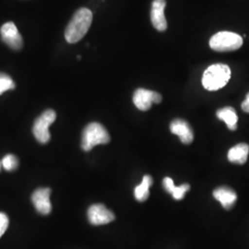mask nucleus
Returning a JSON list of instances; mask_svg holds the SVG:
<instances>
[{"label": "nucleus", "mask_w": 249, "mask_h": 249, "mask_svg": "<svg viewBox=\"0 0 249 249\" xmlns=\"http://www.w3.org/2000/svg\"><path fill=\"white\" fill-rule=\"evenodd\" d=\"M110 142V136L106 127L99 123H90L87 124L83 130L81 139V148L85 151L92 150L93 147L107 144Z\"/></svg>", "instance_id": "3"}, {"label": "nucleus", "mask_w": 249, "mask_h": 249, "mask_svg": "<svg viewBox=\"0 0 249 249\" xmlns=\"http://www.w3.org/2000/svg\"><path fill=\"white\" fill-rule=\"evenodd\" d=\"M9 227V218L5 213H0V237L5 233Z\"/></svg>", "instance_id": "19"}, {"label": "nucleus", "mask_w": 249, "mask_h": 249, "mask_svg": "<svg viewBox=\"0 0 249 249\" xmlns=\"http://www.w3.org/2000/svg\"><path fill=\"white\" fill-rule=\"evenodd\" d=\"M231 79V70L225 64H214L205 71L202 85L211 91L223 88Z\"/></svg>", "instance_id": "2"}, {"label": "nucleus", "mask_w": 249, "mask_h": 249, "mask_svg": "<svg viewBox=\"0 0 249 249\" xmlns=\"http://www.w3.org/2000/svg\"><path fill=\"white\" fill-rule=\"evenodd\" d=\"M242 109L244 112L246 113H249V92L246 96V100L242 103Z\"/></svg>", "instance_id": "20"}, {"label": "nucleus", "mask_w": 249, "mask_h": 249, "mask_svg": "<svg viewBox=\"0 0 249 249\" xmlns=\"http://www.w3.org/2000/svg\"><path fill=\"white\" fill-rule=\"evenodd\" d=\"M1 166H2V163L0 162V170H1Z\"/></svg>", "instance_id": "21"}, {"label": "nucleus", "mask_w": 249, "mask_h": 249, "mask_svg": "<svg viewBox=\"0 0 249 249\" xmlns=\"http://www.w3.org/2000/svg\"><path fill=\"white\" fill-rule=\"evenodd\" d=\"M88 220L92 225H104L116 219L115 214L109 211L105 205H91L88 210Z\"/></svg>", "instance_id": "8"}, {"label": "nucleus", "mask_w": 249, "mask_h": 249, "mask_svg": "<svg viewBox=\"0 0 249 249\" xmlns=\"http://www.w3.org/2000/svg\"><path fill=\"white\" fill-rule=\"evenodd\" d=\"M216 115L220 120L225 122V124H227V127L230 130H236L238 116L236 115L235 110L232 107H228L222 108L217 111Z\"/></svg>", "instance_id": "14"}, {"label": "nucleus", "mask_w": 249, "mask_h": 249, "mask_svg": "<svg viewBox=\"0 0 249 249\" xmlns=\"http://www.w3.org/2000/svg\"><path fill=\"white\" fill-rule=\"evenodd\" d=\"M2 166L7 171H13L18 167V161L17 157L12 154H8L2 159Z\"/></svg>", "instance_id": "18"}, {"label": "nucleus", "mask_w": 249, "mask_h": 249, "mask_svg": "<svg viewBox=\"0 0 249 249\" xmlns=\"http://www.w3.org/2000/svg\"><path fill=\"white\" fill-rule=\"evenodd\" d=\"M153 180L151 176L147 175L143 177L142 182L135 188L134 195L138 201L143 202L150 196V187L152 186Z\"/></svg>", "instance_id": "16"}, {"label": "nucleus", "mask_w": 249, "mask_h": 249, "mask_svg": "<svg viewBox=\"0 0 249 249\" xmlns=\"http://www.w3.org/2000/svg\"><path fill=\"white\" fill-rule=\"evenodd\" d=\"M243 45V38L231 32H220L210 40L211 48L217 52H231Z\"/></svg>", "instance_id": "4"}, {"label": "nucleus", "mask_w": 249, "mask_h": 249, "mask_svg": "<svg viewBox=\"0 0 249 249\" xmlns=\"http://www.w3.org/2000/svg\"><path fill=\"white\" fill-rule=\"evenodd\" d=\"M15 89V83L8 74L0 72V95L9 89Z\"/></svg>", "instance_id": "17"}, {"label": "nucleus", "mask_w": 249, "mask_h": 249, "mask_svg": "<svg viewBox=\"0 0 249 249\" xmlns=\"http://www.w3.org/2000/svg\"><path fill=\"white\" fill-rule=\"evenodd\" d=\"M55 118L56 114L51 109L46 110L36 118L33 126V133L39 142L45 144L50 141L49 126L53 124Z\"/></svg>", "instance_id": "5"}, {"label": "nucleus", "mask_w": 249, "mask_h": 249, "mask_svg": "<svg viewBox=\"0 0 249 249\" xmlns=\"http://www.w3.org/2000/svg\"><path fill=\"white\" fill-rule=\"evenodd\" d=\"M162 186L163 188L170 193L172 194L173 197L177 200H180L182 199L187 191L190 189V186L188 184H183L179 187H176L174 184L173 179L170 178H165L162 181Z\"/></svg>", "instance_id": "15"}, {"label": "nucleus", "mask_w": 249, "mask_h": 249, "mask_svg": "<svg viewBox=\"0 0 249 249\" xmlns=\"http://www.w3.org/2000/svg\"><path fill=\"white\" fill-rule=\"evenodd\" d=\"M92 12L87 8L78 9L65 30V38L69 44H76L88 33L92 22Z\"/></svg>", "instance_id": "1"}, {"label": "nucleus", "mask_w": 249, "mask_h": 249, "mask_svg": "<svg viewBox=\"0 0 249 249\" xmlns=\"http://www.w3.org/2000/svg\"><path fill=\"white\" fill-rule=\"evenodd\" d=\"M249 146L246 143H239L228 151V160L233 163L244 164L248 160Z\"/></svg>", "instance_id": "13"}, {"label": "nucleus", "mask_w": 249, "mask_h": 249, "mask_svg": "<svg viewBox=\"0 0 249 249\" xmlns=\"http://www.w3.org/2000/svg\"><path fill=\"white\" fill-rule=\"evenodd\" d=\"M50 194L51 189L48 187L38 188L34 192L32 196V201L39 213L47 215L51 213L52 205L50 202Z\"/></svg>", "instance_id": "9"}, {"label": "nucleus", "mask_w": 249, "mask_h": 249, "mask_svg": "<svg viewBox=\"0 0 249 249\" xmlns=\"http://www.w3.org/2000/svg\"><path fill=\"white\" fill-rule=\"evenodd\" d=\"M213 196L224 209L230 210L237 200L236 193L228 187H220L213 191Z\"/></svg>", "instance_id": "12"}, {"label": "nucleus", "mask_w": 249, "mask_h": 249, "mask_svg": "<svg viewBox=\"0 0 249 249\" xmlns=\"http://www.w3.org/2000/svg\"><path fill=\"white\" fill-rule=\"evenodd\" d=\"M162 97L159 92L150 89H136L133 94V103L136 107L142 111H148L152 104H160Z\"/></svg>", "instance_id": "6"}, {"label": "nucleus", "mask_w": 249, "mask_h": 249, "mask_svg": "<svg viewBox=\"0 0 249 249\" xmlns=\"http://www.w3.org/2000/svg\"><path fill=\"white\" fill-rule=\"evenodd\" d=\"M171 132L178 136L184 144H190L194 140V132L186 120L183 119H175L170 124Z\"/></svg>", "instance_id": "11"}, {"label": "nucleus", "mask_w": 249, "mask_h": 249, "mask_svg": "<svg viewBox=\"0 0 249 249\" xmlns=\"http://www.w3.org/2000/svg\"><path fill=\"white\" fill-rule=\"evenodd\" d=\"M2 41L13 50H20L23 46L22 36L18 33L17 26L9 21L5 23L0 29Z\"/></svg>", "instance_id": "7"}, {"label": "nucleus", "mask_w": 249, "mask_h": 249, "mask_svg": "<svg viewBox=\"0 0 249 249\" xmlns=\"http://www.w3.org/2000/svg\"><path fill=\"white\" fill-rule=\"evenodd\" d=\"M165 7V0H153L151 5V23L159 32H164L167 29V21L164 15Z\"/></svg>", "instance_id": "10"}]
</instances>
